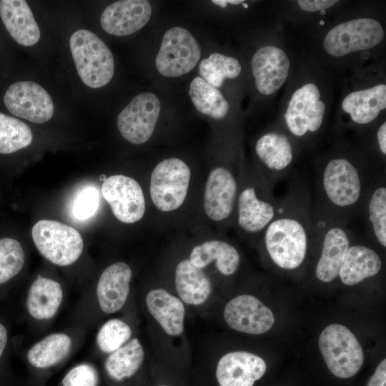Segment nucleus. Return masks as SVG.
I'll list each match as a JSON object with an SVG mask.
<instances>
[{"label": "nucleus", "instance_id": "obj_1", "mask_svg": "<svg viewBox=\"0 0 386 386\" xmlns=\"http://www.w3.org/2000/svg\"><path fill=\"white\" fill-rule=\"evenodd\" d=\"M142 305L153 357L188 376L192 353L186 327L187 306L161 286L147 290Z\"/></svg>", "mask_w": 386, "mask_h": 386}, {"label": "nucleus", "instance_id": "obj_2", "mask_svg": "<svg viewBox=\"0 0 386 386\" xmlns=\"http://www.w3.org/2000/svg\"><path fill=\"white\" fill-rule=\"evenodd\" d=\"M308 242L309 227L297 215L275 217L266 227L264 243L267 253L282 269L299 267L305 258Z\"/></svg>", "mask_w": 386, "mask_h": 386}, {"label": "nucleus", "instance_id": "obj_3", "mask_svg": "<svg viewBox=\"0 0 386 386\" xmlns=\"http://www.w3.org/2000/svg\"><path fill=\"white\" fill-rule=\"evenodd\" d=\"M69 46L77 73L84 84L99 88L111 81L114 57L99 37L89 30L80 29L71 36Z\"/></svg>", "mask_w": 386, "mask_h": 386}, {"label": "nucleus", "instance_id": "obj_4", "mask_svg": "<svg viewBox=\"0 0 386 386\" xmlns=\"http://www.w3.org/2000/svg\"><path fill=\"white\" fill-rule=\"evenodd\" d=\"M319 347L330 371L340 378L357 374L364 362V352L355 335L345 326L332 324L319 337Z\"/></svg>", "mask_w": 386, "mask_h": 386}, {"label": "nucleus", "instance_id": "obj_5", "mask_svg": "<svg viewBox=\"0 0 386 386\" xmlns=\"http://www.w3.org/2000/svg\"><path fill=\"white\" fill-rule=\"evenodd\" d=\"M31 236L40 254L56 265H70L83 252L84 241L79 232L55 220L37 222L32 227Z\"/></svg>", "mask_w": 386, "mask_h": 386}, {"label": "nucleus", "instance_id": "obj_6", "mask_svg": "<svg viewBox=\"0 0 386 386\" xmlns=\"http://www.w3.org/2000/svg\"><path fill=\"white\" fill-rule=\"evenodd\" d=\"M189 167L180 159L169 158L160 162L152 171L150 195L161 211L170 212L184 202L190 181Z\"/></svg>", "mask_w": 386, "mask_h": 386}, {"label": "nucleus", "instance_id": "obj_7", "mask_svg": "<svg viewBox=\"0 0 386 386\" xmlns=\"http://www.w3.org/2000/svg\"><path fill=\"white\" fill-rule=\"evenodd\" d=\"M201 56L199 44L187 29L174 26L166 31L156 57V67L166 77H177L192 71Z\"/></svg>", "mask_w": 386, "mask_h": 386}, {"label": "nucleus", "instance_id": "obj_8", "mask_svg": "<svg viewBox=\"0 0 386 386\" xmlns=\"http://www.w3.org/2000/svg\"><path fill=\"white\" fill-rule=\"evenodd\" d=\"M212 365H207L205 376L213 377L217 386H254L267 370L265 361L247 350L226 352Z\"/></svg>", "mask_w": 386, "mask_h": 386}, {"label": "nucleus", "instance_id": "obj_9", "mask_svg": "<svg viewBox=\"0 0 386 386\" xmlns=\"http://www.w3.org/2000/svg\"><path fill=\"white\" fill-rule=\"evenodd\" d=\"M381 24L368 18L356 19L337 25L326 35L324 47L334 56L371 49L383 39Z\"/></svg>", "mask_w": 386, "mask_h": 386}, {"label": "nucleus", "instance_id": "obj_10", "mask_svg": "<svg viewBox=\"0 0 386 386\" xmlns=\"http://www.w3.org/2000/svg\"><path fill=\"white\" fill-rule=\"evenodd\" d=\"M160 109V102L154 94L143 92L135 96L117 117L122 137L134 144L147 142L154 132Z\"/></svg>", "mask_w": 386, "mask_h": 386}, {"label": "nucleus", "instance_id": "obj_11", "mask_svg": "<svg viewBox=\"0 0 386 386\" xmlns=\"http://www.w3.org/2000/svg\"><path fill=\"white\" fill-rule=\"evenodd\" d=\"M222 316L230 329L252 335L266 333L274 323L271 310L257 297L249 294L239 295L227 301Z\"/></svg>", "mask_w": 386, "mask_h": 386}, {"label": "nucleus", "instance_id": "obj_12", "mask_svg": "<svg viewBox=\"0 0 386 386\" xmlns=\"http://www.w3.org/2000/svg\"><path fill=\"white\" fill-rule=\"evenodd\" d=\"M4 102L12 114L34 123H44L54 114V104L50 95L33 81L11 84L4 94Z\"/></svg>", "mask_w": 386, "mask_h": 386}, {"label": "nucleus", "instance_id": "obj_13", "mask_svg": "<svg viewBox=\"0 0 386 386\" xmlns=\"http://www.w3.org/2000/svg\"><path fill=\"white\" fill-rule=\"evenodd\" d=\"M102 194L120 222L134 223L143 217L145 199L135 179L122 174L110 176L102 185Z\"/></svg>", "mask_w": 386, "mask_h": 386}, {"label": "nucleus", "instance_id": "obj_14", "mask_svg": "<svg viewBox=\"0 0 386 386\" xmlns=\"http://www.w3.org/2000/svg\"><path fill=\"white\" fill-rule=\"evenodd\" d=\"M322 187L328 200L340 208L357 203L362 194V180L357 168L347 159L330 160L322 174Z\"/></svg>", "mask_w": 386, "mask_h": 386}, {"label": "nucleus", "instance_id": "obj_15", "mask_svg": "<svg viewBox=\"0 0 386 386\" xmlns=\"http://www.w3.org/2000/svg\"><path fill=\"white\" fill-rule=\"evenodd\" d=\"M325 111L317 86L312 83L297 89L292 96L284 114L287 126L295 136L308 131L314 132L322 125Z\"/></svg>", "mask_w": 386, "mask_h": 386}, {"label": "nucleus", "instance_id": "obj_16", "mask_svg": "<svg viewBox=\"0 0 386 386\" xmlns=\"http://www.w3.org/2000/svg\"><path fill=\"white\" fill-rule=\"evenodd\" d=\"M132 271L124 262H117L108 266L97 282L96 296L101 311L114 314L126 305L130 295Z\"/></svg>", "mask_w": 386, "mask_h": 386}, {"label": "nucleus", "instance_id": "obj_17", "mask_svg": "<svg viewBox=\"0 0 386 386\" xmlns=\"http://www.w3.org/2000/svg\"><path fill=\"white\" fill-rule=\"evenodd\" d=\"M152 13L147 0H122L109 5L102 12L100 22L102 29L114 36H127L142 29Z\"/></svg>", "mask_w": 386, "mask_h": 386}, {"label": "nucleus", "instance_id": "obj_18", "mask_svg": "<svg viewBox=\"0 0 386 386\" xmlns=\"http://www.w3.org/2000/svg\"><path fill=\"white\" fill-rule=\"evenodd\" d=\"M251 66L257 90L262 94L269 95L280 89L286 81L290 61L282 49L267 46L256 51Z\"/></svg>", "mask_w": 386, "mask_h": 386}, {"label": "nucleus", "instance_id": "obj_19", "mask_svg": "<svg viewBox=\"0 0 386 386\" xmlns=\"http://www.w3.org/2000/svg\"><path fill=\"white\" fill-rule=\"evenodd\" d=\"M237 187L236 180L227 169L217 167L209 173L204 194V207L210 219L221 221L229 217Z\"/></svg>", "mask_w": 386, "mask_h": 386}, {"label": "nucleus", "instance_id": "obj_20", "mask_svg": "<svg viewBox=\"0 0 386 386\" xmlns=\"http://www.w3.org/2000/svg\"><path fill=\"white\" fill-rule=\"evenodd\" d=\"M147 364V350L142 340L134 336L124 346L107 355L104 367L112 381L122 383L142 374Z\"/></svg>", "mask_w": 386, "mask_h": 386}, {"label": "nucleus", "instance_id": "obj_21", "mask_svg": "<svg viewBox=\"0 0 386 386\" xmlns=\"http://www.w3.org/2000/svg\"><path fill=\"white\" fill-rule=\"evenodd\" d=\"M0 16L7 31L19 44L31 46L40 39V29L27 2L1 0Z\"/></svg>", "mask_w": 386, "mask_h": 386}, {"label": "nucleus", "instance_id": "obj_22", "mask_svg": "<svg viewBox=\"0 0 386 386\" xmlns=\"http://www.w3.org/2000/svg\"><path fill=\"white\" fill-rule=\"evenodd\" d=\"M188 259L193 265L203 269L215 264L224 277L235 274L240 265V255L237 249L228 242L217 239L194 247Z\"/></svg>", "mask_w": 386, "mask_h": 386}, {"label": "nucleus", "instance_id": "obj_23", "mask_svg": "<svg viewBox=\"0 0 386 386\" xmlns=\"http://www.w3.org/2000/svg\"><path fill=\"white\" fill-rule=\"evenodd\" d=\"M350 247L349 237L343 228L334 227L326 232L315 268L319 280L330 282L338 276Z\"/></svg>", "mask_w": 386, "mask_h": 386}, {"label": "nucleus", "instance_id": "obj_24", "mask_svg": "<svg viewBox=\"0 0 386 386\" xmlns=\"http://www.w3.org/2000/svg\"><path fill=\"white\" fill-rule=\"evenodd\" d=\"M63 297V290L58 282L38 276L26 295L27 312L37 320H50L57 313Z\"/></svg>", "mask_w": 386, "mask_h": 386}, {"label": "nucleus", "instance_id": "obj_25", "mask_svg": "<svg viewBox=\"0 0 386 386\" xmlns=\"http://www.w3.org/2000/svg\"><path fill=\"white\" fill-rule=\"evenodd\" d=\"M342 107L353 122L361 124L370 123L386 108V85L382 84L353 91L344 99Z\"/></svg>", "mask_w": 386, "mask_h": 386}, {"label": "nucleus", "instance_id": "obj_26", "mask_svg": "<svg viewBox=\"0 0 386 386\" xmlns=\"http://www.w3.org/2000/svg\"><path fill=\"white\" fill-rule=\"evenodd\" d=\"M381 268L382 260L375 251L354 245L350 247L338 275L343 284L352 286L375 276Z\"/></svg>", "mask_w": 386, "mask_h": 386}, {"label": "nucleus", "instance_id": "obj_27", "mask_svg": "<svg viewBox=\"0 0 386 386\" xmlns=\"http://www.w3.org/2000/svg\"><path fill=\"white\" fill-rule=\"evenodd\" d=\"M276 217V209L269 202L258 198L254 187L244 189L238 199V223L247 232L265 229Z\"/></svg>", "mask_w": 386, "mask_h": 386}, {"label": "nucleus", "instance_id": "obj_28", "mask_svg": "<svg viewBox=\"0 0 386 386\" xmlns=\"http://www.w3.org/2000/svg\"><path fill=\"white\" fill-rule=\"evenodd\" d=\"M72 347L71 337L63 332L46 335L34 344L26 353L28 362L38 369H47L62 361Z\"/></svg>", "mask_w": 386, "mask_h": 386}, {"label": "nucleus", "instance_id": "obj_29", "mask_svg": "<svg viewBox=\"0 0 386 386\" xmlns=\"http://www.w3.org/2000/svg\"><path fill=\"white\" fill-rule=\"evenodd\" d=\"M189 95L199 112L214 119H224L229 112V103L222 92L200 76L190 83Z\"/></svg>", "mask_w": 386, "mask_h": 386}, {"label": "nucleus", "instance_id": "obj_30", "mask_svg": "<svg viewBox=\"0 0 386 386\" xmlns=\"http://www.w3.org/2000/svg\"><path fill=\"white\" fill-rule=\"evenodd\" d=\"M255 150L266 167L273 171L286 169L293 158L292 148L288 138L277 132L262 136L257 142Z\"/></svg>", "mask_w": 386, "mask_h": 386}, {"label": "nucleus", "instance_id": "obj_31", "mask_svg": "<svg viewBox=\"0 0 386 386\" xmlns=\"http://www.w3.org/2000/svg\"><path fill=\"white\" fill-rule=\"evenodd\" d=\"M241 70L237 59L219 53H212L199 65L200 77L217 89L222 86L225 79L237 77Z\"/></svg>", "mask_w": 386, "mask_h": 386}, {"label": "nucleus", "instance_id": "obj_32", "mask_svg": "<svg viewBox=\"0 0 386 386\" xmlns=\"http://www.w3.org/2000/svg\"><path fill=\"white\" fill-rule=\"evenodd\" d=\"M30 127L19 119L0 112V153L11 154L32 142Z\"/></svg>", "mask_w": 386, "mask_h": 386}, {"label": "nucleus", "instance_id": "obj_33", "mask_svg": "<svg viewBox=\"0 0 386 386\" xmlns=\"http://www.w3.org/2000/svg\"><path fill=\"white\" fill-rule=\"evenodd\" d=\"M129 323L122 318H112L99 329L96 342L99 350L108 355L127 344L134 336Z\"/></svg>", "mask_w": 386, "mask_h": 386}, {"label": "nucleus", "instance_id": "obj_34", "mask_svg": "<svg viewBox=\"0 0 386 386\" xmlns=\"http://www.w3.org/2000/svg\"><path fill=\"white\" fill-rule=\"evenodd\" d=\"M369 220L378 242L386 246V187L381 186L372 192L368 204Z\"/></svg>", "mask_w": 386, "mask_h": 386}, {"label": "nucleus", "instance_id": "obj_35", "mask_svg": "<svg viewBox=\"0 0 386 386\" xmlns=\"http://www.w3.org/2000/svg\"><path fill=\"white\" fill-rule=\"evenodd\" d=\"M99 206V192L93 185L83 187L75 194L70 204L71 217L84 222L92 217Z\"/></svg>", "mask_w": 386, "mask_h": 386}, {"label": "nucleus", "instance_id": "obj_36", "mask_svg": "<svg viewBox=\"0 0 386 386\" xmlns=\"http://www.w3.org/2000/svg\"><path fill=\"white\" fill-rule=\"evenodd\" d=\"M149 386H188L187 375L152 356L149 365Z\"/></svg>", "mask_w": 386, "mask_h": 386}, {"label": "nucleus", "instance_id": "obj_37", "mask_svg": "<svg viewBox=\"0 0 386 386\" xmlns=\"http://www.w3.org/2000/svg\"><path fill=\"white\" fill-rule=\"evenodd\" d=\"M99 375L96 367L89 363L73 367L64 377L62 386H98Z\"/></svg>", "mask_w": 386, "mask_h": 386}, {"label": "nucleus", "instance_id": "obj_38", "mask_svg": "<svg viewBox=\"0 0 386 386\" xmlns=\"http://www.w3.org/2000/svg\"><path fill=\"white\" fill-rule=\"evenodd\" d=\"M300 8L306 11L314 12L325 10L337 3L333 0H299L297 1Z\"/></svg>", "mask_w": 386, "mask_h": 386}, {"label": "nucleus", "instance_id": "obj_39", "mask_svg": "<svg viewBox=\"0 0 386 386\" xmlns=\"http://www.w3.org/2000/svg\"><path fill=\"white\" fill-rule=\"evenodd\" d=\"M386 385V360H382L376 367L374 374L370 377L367 386H385Z\"/></svg>", "mask_w": 386, "mask_h": 386}, {"label": "nucleus", "instance_id": "obj_40", "mask_svg": "<svg viewBox=\"0 0 386 386\" xmlns=\"http://www.w3.org/2000/svg\"><path fill=\"white\" fill-rule=\"evenodd\" d=\"M9 344V331L6 325L0 321V367Z\"/></svg>", "mask_w": 386, "mask_h": 386}, {"label": "nucleus", "instance_id": "obj_41", "mask_svg": "<svg viewBox=\"0 0 386 386\" xmlns=\"http://www.w3.org/2000/svg\"><path fill=\"white\" fill-rule=\"evenodd\" d=\"M377 142L379 148L383 154H386V123L384 122L380 127L377 134Z\"/></svg>", "mask_w": 386, "mask_h": 386}, {"label": "nucleus", "instance_id": "obj_42", "mask_svg": "<svg viewBox=\"0 0 386 386\" xmlns=\"http://www.w3.org/2000/svg\"><path fill=\"white\" fill-rule=\"evenodd\" d=\"M212 2L222 8H225L227 5V0H213Z\"/></svg>", "mask_w": 386, "mask_h": 386}, {"label": "nucleus", "instance_id": "obj_43", "mask_svg": "<svg viewBox=\"0 0 386 386\" xmlns=\"http://www.w3.org/2000/svg\"><path fill=\"white\" fill-rule=\"evenodd\" d=\"M99 178L104 181L107 179L104 174L101 175Z\"/></svg>", "mask_w": 386, "mask_h": 386}, {"label": "nucleus", "instance_id": "obj_44", "mask_svg": "<svg viewBox=\"0 0 386 386\" xmlns=\"http://www.w3.org/2000/svg\"><path fill=\"white\" fill-rule=\"evenodd\" d=\"M242 6L245 8H247L248 7V5L246 4V3H242Z\"/></svg>", "mask_w": 386, "mask_h": 386}, {"label": "nucleus", "instance_id": "obj_45", "mask_svg": "<svg viewBox=\"0 0 386 386\" xmlns=\"http://www.w3.org/2000/svg\"><path fill=\"white\" fill-rule=\"evenodd\" d=\"M321 11V14H325V10H322V11Z\"/></svg>", "mask_w": 386, "mask_h": 386}, {"label": "nucleus", "instance_id": "obj_46", "mask_svg": "<svg viewBox=\"0 0 386 386\" xmlns=\"http://www.w3.org/2000/svg\"><path fill=\"white\" fill-rule=\"evenodd\" d=\"M320 24H324V21H320Z\"/></svg>", "mask_w": 386, "mask_h": 386}]
</instances>
